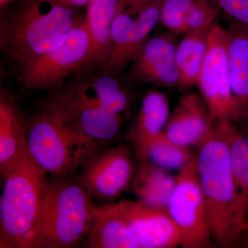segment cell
I'll use <instances>...</instances> for the list:
<instances>
[{
  "label": "cell",
  "instance_id": "603a6c76",
  "mask_svg": "<svg viewBox=\"0 0 248 248\" xmlns=\"http://www.w3.org/2000/svg\"><path fill=\"white\" fill-rule=\"evenodd\" d=\"M218 123L224 130L229 142L233 175L248 215V135L241 133L231 121Z\"/></svg>",
  "mask_w": 248,
  "mask_h": 248
},
{
  "label": "cell",
  "instance_id": "6da1fadb",
  "mask_svg": "<svg viewBox=\"0 0 248 248\" xmlns=\"http://www.w3.org/2000/svg\"><path fill=\"white\" fill-rule=\"evenodd\" d=\"M1 10L0 51L17 69L64 43L82 16L60 0H17Z\"/></svg>",
  "mask_w": 248,
  "mask_h": 248
},
{
  "label": "cell",
  "instance_id": "4316f807",
  "mask_svg": "<svg viewBox=\"0 0 248 248\" xmlns=\"http://www.w3.org/2000/svg\"><path fill=\"white\" fill-rule=\"evenodd\" d=\"M152 0H126V10L132 15L138 14Z\"/></svg>",
  "mask_w": 248,
  "mask_h": 248
},
{
  "label": "cell",
  "instance_id": "9c48e42d",
  "mask_svg": "<svg viewBox=\"0 0 248 248\" xmlns=\"http://www.w3.org/2000/svg\"><path fill=\"white\" fill-rule=\"evenodd\" d=\"M209 112L217 123L241 120L232 91L227 49V30L218 23L210 29L206 53L197 83Z\"/></svg>",
  "mask_w": 248,
  "mask_h": 248
},
{
  "label": "cell",
  "instance_id": "7a4b0ae2",
  "mask_svg": "<svg viewBox=\"0 0 248 248\" xmlns=\"http://www.w3.org/2000/svg\"><path fill=\"white\" fill-rule=\"evenodd\" d=\"M199 148L197 166L212 239L218 247H236L248 232V213L233 175L229 142L219 124Z\"/></svg>",
  "mask_w": 248,
  "mask_h": 248
},
{
  "label": "cell",
  "instance_id": "30bf717a",
  "mask_svg": "<svg viewBox=\"0 0 248 248\" xmlns=\"http://www.w3.org/2000/svg\"><path fill=\"white\" fill-rule=\"evenodd\" d=\"M135 160L130 143L112 145L86 160L75 173V179L93 198L103 203H115L131 184Z\"/></svg>",
  "mask_w": 248,
  "mask_h": 248
},
{
  "label": "cell",
  "instance_id": "cb8c5ba5",
  "mask_svg": "<svg viewBox=\"0 0 248 248\" xmlns=\"http://www.w3.org/2000/svg\"><path fill=\"white\" fill-rule=\"evenodd\" d=\"M195 156L190 147L172 141L164 131L152 143L148 153V159L164 169H182Z\"/></svg>",
  "mask_w": 248,
  "mask_h": 248
},
{
  "label": "cell",
  "instance_id": "d4e9b609",
  "mask_svg": "<svg viewBox=\"0 0 248 248\" xmlns=\"http://www.w3.org/2000/svg\"><path fill=\"white\" fill-rule=\"evenodd\" d=\"M199 0H164L160 22L174 34H186V24Z\"/></svg>",
  "mask_w": 248,
  "mask_h": 248
},
{
  "label": "cell",
  "instance_id": "7402d4cb",
  "mask_svg": "<svg viewBox=\"0 0 248 248\" xmlns=\"http://www.w3.org/2000/svg\"><path fill=\"white\" fill-rule=\"evenodd\" d=\"M122 76L99 70L77 77L83 78L91 86L104 108L115 115L123 116L130 108L132 96Z\"/></svg>",
  "mask_w": 248,
  "mask_h": 248
},
{
  "label": "cell",
  "instance_id": "e0dca14e",
  "mask_svg": "<svg viewBox=\"0 0 248 248\" xmlns=\"http://www.w3.org/2000/svg\"><path fill=\"white\" fill-rule=\"evenodd\" d=\"M170 115L169 100L164 93L149 91L145 94L136 120L127 135L139 164L148 161L150 147L164 131Z\"/></svg>",
  "mask_w": 248,
  "mask_h": 248
},
{
  "label": "cell",
  "instance_id": "5b68a950",
  "mask_svg": "<svg viewBox=\"0 0 248 248\" xmlns=\"http://www.w3.org/2000/svg\"><path fill=\"white\" fill-rule=\"evenodd\" d=\"M47 174L31 156L4 179L0 201L1 248H33Z\"/></svg>",
  "mask_w": 248,
  "mask_h": 248
},
{
  "label": "cell",
  "instance_id": "484cf974",
  "mask_svg": "<svg viewBox=\"0 0 248 248\" xmlns=\"http://www.w3.org/2000/svg\"><path fill=\"white\" fill-rule=\"evenodd\" d=\"M232 19L248 27V0H208Z\"/></svg>",
  "mask_w": 248,
  "mask_h": 248
},
{
  "label": "cell",
  "instance_id": "5bb4252c",
  "mask_svg": "<svg viewBox=\"0 0 248 248\" xmlns=\"http://www.w3.org/2000/svg\"><path fill=\"white\" fill-rule=\"evenodd\" d=\"M126 7V0H94L87 6L85 19L90 38L89 50L75 76H84L105 66L112 48V23Z\"/></svg>",
  "mask_w": 248,
  "mask_h": 248
},
{
  "label": "cell",
  "instance_id": "9a60e30c",
  "mask_svg": "<svg viewBox=\"0 0 248 248\" xmlns=\"http://www.w3.org/2000/svg\"><path fill=\"white\" fill-rule=\"evenodd\" d=\"M176 48L169 36H151L132 63V78L140 82L180 89Z\"/></svg>",
  "mask_w": 248,
  "mask_h": 248
},
{
  "label": "cell",
  "instance_id": "ffe728a7",
  "mask_svg": "<svg viewBox=\"0 0 248 248\" xmlns=\"http://www.w3.org/2000/svg\"><path fill=\"white\" fill-rule=\"evenodd\" d=\"M176 184V177L149 159L139 164L130 190L139 201L153 208L167 210Z\"/></svg>",
  "mask_w": 248,
  "mask_h": 248
},
{
  "label": "cell",
  "instance_id": "4fadbf2b",
  "mask_svg": "<svg viewBox=\"0 0 248 248\" xmlns=\"http://www.w3.org/2000/svg\"><path fill=\"white\" fill-rule=\"evenodd\" d=\"M31 157L27 139V117L15 94L0 91V173L6 179Z\"/></svg>",
  "mask_w": 248,
  "mask_h": 248
},
{
  "label": "cell",
  "instance_id": "44dd1931",
  "mask_svg": "<svg viewBox=\"0 0 248 248\" xmlns=\"http://www.w3.org/2000/svg\"><path fill=\"white\" fill-rule=\"evenodd\" d=\"M210 30L186 32L177 46L175 58L180 78V89H189L197 85L206 53Z\"/></svg>",
  "mask_w": 248,
  "mask_h": 248
},
{
  "label": "cell",
  "instance_id": "52a82bcc",
  "mask_svg": "<svg viewBox=\"0 0 248 248\" xmlns=\"http://www.w3.org/2000/svg\"><path fill=\"white\" fill-rule=\"evenodd\" d=\"M167 210L180 232L182 248L215 246L210 234L197 156L179 170Z\"/></svg>",
  "mask_w": 248,
  "mask_h": 248
},
{
  "label": "cell",
  "instance_id": "8fae6325",
  "mask_svg": "<svg viewBox=\"0 0 248 248\" xmlns=\"http://www.w3.org/2000/svg\"><path fill=\"white\" fill-rule=\"evenodd\" d=\"M164 0H152L136 18L126 9L114 19L112 26V48L102 71L123 74L125 67L133 63L142 47L151 37L152 31L160 22Z\"/></svg>",
  "mask_w": 248,
  "mask_h": 248
},
{
  "label": "cell",
  "instance_id": "8992f818",
  "mask_svg": "<svg viewBox=\"0 0 248 248\" xmlns=\"http://www.w3.org/2000/svg\"><path fill=\"white\" fill-rule=\"evenodd\" d=\"M27 139L32 159L50 177L71 175L92 156L71 138L43 103L27 117Z\"/></svg>",
  "mask_w": 248,
  "mask_h": 248
},
{
  "label": "cell",
  "instance_id": "ba28073f",
  "mask_svg": "<svg viewBox=\"0 0 248 248\" xmlns=\"http://www.w3.org/2000/svg\"><path fill=\"white\" fill-rule=\"evenodd\" d=\"M90 38L85 14L60 46L17 69V80L24 90L51 91L75 74L87 56Z\"/></svg>",
  "mask_w": 248,
  "mask_h": 248
},
{
  "label": "cell",
  "instance_id": "f1b7e54d",
  "mask_svg": "<svg viewBox=\"0 0 248 248\" xmlns=\"http://www.w3.org/2000/svg\"><path fill=\"white\" fill-rule=\"evenodd\" d=\"M14 0H0V8L1 9H4L6 6H8L11 2H13Z\"/></svg>",
  "mask_w": 248,
  "mask_h": 248
},
{
  "label": "cell",
  "instance_id": "ac0fdd59",
  "mask_svg": "<svg viewBox=\"0 0 248 248\" xmlns=\"http://www.w3.org/2000/svg\"><path fill=\"white\" fill-rule=\"evenodd\" d=\"M84 245L89 248H140L117 203L95 206Z\"/></svg>",
  "mask_w": 248,
  "mask_h": 248
},
{
  "label": "cell",
  "instance_id": "3957f363",
  "mask_svg": "<svg viewBox=\"0 0 248 248\" xmlns=\"http://www.w3.org/2000/svg\"><path fill=\"white\" fill-rule=\"evenodd\" d=\"M42 103L91 156L114 145L120 135L123 116L104 108L91 86L79 77L49 91Z\"/></svg>",
  "mask_w": 248,
  "mask_h": 248
},
{
  "label": "cell",
  "instance_id": "7c38bea8",
  "mask_svg": "<svg viewBox=\"0 0 248 248\" xmlns=\"http://www.w3.org/2000/svg\"><path fill=\"white\" fill-rule=\"evenodd\" d=\"M117 205L140 248L180 246V232L167 210L153 208L139 200H122Z\"/></svg>",
  "mask_w": 248,
  "mask_h": 248
},
{
  "label": "cell",
  "instance_id": "277c9868",
  "mask_svg": "<svg viewBox=\"0 0 248 248\" xmlns=\"http://www.w3.org/2000/svg\"><path fill=\"white\" fill-rule=\"evenodd\" d=\"M74 174L47 177L33 248H71L84 244L96 205Z\"/></svg>",
  "mask_w": 248,
  "mask_h": 248
},
{
  "label": "cell",
  "instance_id": "83f0119b",
  "mask_svg": "<svg viewBox=\"0 0 248 248\" xmlns=\"http://www.w3.org/2000/svg\"><path fill=\"white\" fill-rule=\"evenodd\" d=\"M62 2L64 3L68 6L73 8L82 7V6H88L94 0H60Z\"/></svg>",
  "mask_w": 248,
  "mask_h": 248
},
{
  "label": "cell",
  "instance_id": "2e32d148",
  "mask_svg": "<svg viewBox=\"0 0 248 248\" xmlns=\"http://www.w3.org/2000/svg\"><path fill=\"white\" fill-rule=\"evenodd\" d=\"M215 122L202 97L187 93L179 99L164 132L178 143L200 147L213 133Z\"/></svg>",
  "mask_w": 248,
  "mask_h": 248
},
{
  "label": "cell",
  "instance_id": "d6986e66",
  "mask_svg": "<svg viewBox=\"0 0 248 248\" xmlns=\"http://www.w3.org/2000/svg\"><path fill=\"white\" fill-rule=\"evenodd\" d=\"M227 49L232 91L241 112L248 120V27L232 22L227 30Z\"/></svg>",
  "mask_w": 248,
  "mask_h": 248
}]
</instances>
